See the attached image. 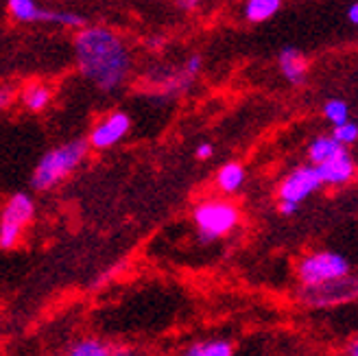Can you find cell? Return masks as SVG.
<instances>
[{"mask_svg":"<svg viewBox=\"0 0 358 356\" xmlns=\"http://www.w3.org/2000/svg\"><path fill=\"white\" fill-rule=\"evenodd\" d=\"M212 153H214V147L210 145V142H201V145L194 149V157H196V159H201V162H206V159H210V157H212Z\"/></svg>","mask_w":358,"mask_h":356,"instance_id":"obj_21","label":"cell"},{"mask_svg":"<svg viewBox=\"0 0 358 356\" xmlns=\"http://www.w3.org/2000/svg\"><path fill=\"white\" fill-rule=\"evenodd\" d=\"M9 103H11V92L5 90V87H0V110L7 108Z\"/></svg>","mask_w":358,"mask_h":356,"instance_id":"obj_24","label":"cell"},{"mask_svg":"<svg viewBox=\"0 0 358 356\" xmlns=\"http://www.w3.org/2000/svg\"><path fill=\"white\" fill-rule=\"evenodd\" d=\"M324 116L334 124H343L350 120V108H348V103L341 101V99H330L326 105H324Z\"/></svg>","mask_w":358,"mask_h":356,"instance_id":"obj_18","label":"cell"},{"mask_svg":"<svg viewBox=\"0 0 358 356\" xmlns=\"http://www.w3.org/2000/svg\"><path fill=\"white\" fill-rule=\"evenodd\" d=\"M343 151H348V149L343 145H338L332 136H319L310 142L308 159H310L313 166H319V164L328 162V159H334L336 155H341Z\"/></svg>","mask_w":358,"mask_h":356,"instance_id":"obj_13","label":"cell"},{"mask_svg":"<svg viewBox=\"0 0 358 356\" xmlns=\"http://www.w3.org/2000/svg\"><path fill=\"white\" fill-rule=\"evenodd\" d=\"M87 151H90L87 140H70L66 145L46 151L31 175V186L40 192L59 186L66 177H70L83 164Z\"/></svg>","mask_w":358,"mask_h":356,"instance_id":"obj_2","label":"cell"},{"mask_svg":"<svg viewBox=\"0 0 358 356\" xmlns=\"http://www.w3.org/2000/svg\"><path fill=\"white\" fill-rule=\"evenodd\" d=\"M345 356H358V341H356V339L350 341V346H348V350H345Z\"/></svg>","mask_w":358,"mask_h":356,"instance_id":"obj_27","label":"cell"},{"mask_svg":"<svg viewBox=\"0 0 358 356\" xmlns=\"http://www.w3.org/2000/svg\"><path fill=\"white\" fill-rule=\"evenodd\" d=\"M358 295V282L354 276H348L343 280H336L317 289H301V301L313 308H332L343 306L354 301Z\"/></svg>","mask_w":358,"mask_h":356,"instance_id":"obj_6","label":"cell"},{"mask_svg":"<svg viewBox=\"0 0 358 356\" xmlns=\"http://www.w3.org/2000/svg\"><path fill=\"white\" fill-rule=\"evenodd\" d=\"M75 48L81 73L99 90L114 92L127 79L131 68V55L114 31L105 27L83 29L77 35Z\"/></svg>","mask_w":358,"mask_h":356,"instance_id":"obj_1","label":"cell"},{"mask_svg":"<svg viewBox=\"0 0 358 356\" xmlns=\"http://www.w3.org/2000/svg\"><path fill=\"white\" fill-rule=\"evenodd\" d=\"M332 138L338 142V145H343L345 149L352 147L354 142L358 140V124L354 120H348L343 124H336L334 131H332Z\"/></svg>","mask_w":358,"mask_h":356,"instance_id":"obj_20","label":"cell"},{"mask_svg":"<svg viewBox=\"0 0 358 356\" xmlns=\"http://www.w3.org/2000/svg\"><path fill=\"white\" fill-rule=\"evenodd\" d=\"M348 20H350L352 24H358V5H356V3L348 9Z\"/></svg>","mask_w":358,"mask_h":356,"instance_id":"obj_25","label":"cell"},{"mask_svg":"<svg viewBox=\"0 0 358 356\" xmlns=\"http://www.w3.org/2000/svg\"><path fill=\"white\" fill-rule=\"evenodd\" d=\"M179 5H182L184 9H194L201 5V0H179Z\"/></svg>","mask_w":358,"mask_h":356,"instance_id":"obj_26","label":"cell"},{"mask_svg":"<svg viewBox=\"0 0 358 356\" xmlns=\"http://www.w3.org/2000/svg\"><path fill=\"white\" fill-rule=\"evenodd\" d=\"M9 11L15 20L20 22H52V24H64V27H83V17L77 13L68 11H46L38 7L35 0H9Z\"/></svg>","mask_w":358,"mask_h":356,"instance_id":"obj_8","label":"cell"},{"mask_svg":"<svg viewBox=\"0 0 358 356\" xmlns=\"http://www.w3.org/2000/svg\"><path fill=\"white\" fill-rule=\"evenodd\" d=\"M35 217V201L27 192H15L0 212V249H13Z\"/></svg>","mask_w":358,"mask_h":356,"instance_id":"obj_5","label":"cell"},{"mask_svg":"<svg viewBox=\"0 0 358 356\" xmlns=\"http://www.w3.org/2000/svg\"><path fill=\"white\" fill-rule=\"evenodd\" d=\"M282 7V0H247L245 17L249 22H264L273 17Z\"/></svg>","mask_w":358,"mask_h":356,"instance_id":"obj_15","label":"cell"},{"mask_svg":"<svg viewBox=\"0 0 358 356\" xmlns=\"http://www.w3.org/2000/svg\"><path fill=\"white\" fill-rule=\"evenodd\" d=\"M278 212L282 217H295L299 212V206L297 204H289V201H280L278 204Z\"/></svg>","mask_w":358,"mask_h":356,"instance_id":"obj_22","label":"cell"},{"mask_svg":"<svg viewBox=\"0 0 358 356\" xmlns=\"http://www.w3.org/2000/svg\"><path fill=\"white\" fill-rule=\"evenodd\" d=\"M50 90L44 83H31L27 90L22 92V101L31 112H42L48 108L50 103Z\"/></svg>","mask_w":358,"mask_h":356,"instance_id":"obj_16","label":"cell"},{"mask_svg":"<svg viewBox=\"0 0 358 356\" xmlns=\"http://www.w3.org/2000/svg\"><path fill=\"white\" fill-rule=\"evenodd\" d=\"M280 68H282V75L286 77V81L293 83V85L303 83L306 73H308L306 57H303L301 52L293 46H286L280 52Z\"/></svg>","mask_w":358,"mask_h":356,"instance_id":"obj_11","label":"cell"},{"mask_svg":"<svg viewBox=\"0 0 358 356\" xmlns=\"http://www.w3.org/2000/svg\"><path fill=\"white\" fill-rule=\"evenodd\" d=\"M319 173V180L324 186H332V188H341L348 186L354 175H356V162L350 151H343L341 155H336L334 159H328V162L315 166Z\"/></svg>","mask_w":358,"mask_h":356,"instance_id":"obj_10","label":"cell"},{"mask_svg":"<svg viewBox=\"0 0 358 356\" xmlns=\"http://www.w3.org/2000/svg\"><path fill=\"white\" fill-rule=\"evenodd\" d=\"M129 127H131V120H129L127 114H124V112H112L110 116H105L92 129V134H90V138H87V145L99 149V151L112 149L129 134Z\"/></svg>","mask_w":358,"mask_h":356,"instance_id":"obj_9","label":"cell"},{"mask_svg":"<svg viewBox=\"0 0 358 356\" xmlns=\"http://www.w3.org/2000/svg\"><path fill=\"white\" fill-rule=\"evenodd\" d=\"M247 180V171L241 162H227L217 171V177H214V184L217 188L225 194H234L243 188Z\"/></svg>","mask_w":358,"mask_h":356,"instance_id":"obj_12","label":"cell"},{"mask_svg":"<svg viewBox=\"0 0 358 356\" xmlns=\"http://www.w3.org/2000/svg\"><path fill=\"white\" fill-rule=\"evenodd\" d=\"M110 356H140V352L129 346H118V348H112Z\"/></svg>","mask_w":358,"mask_h":356,"instance_id":"obj_23","label":"cell"},{"mask_svg":"<svg viewBox=\"0 0 358 356\" xmlns=\"http://www.w3.org/2000/svg\"><path fill=\"white\" fill-rule=\"evenodd\" d=\"M324 186L319 180V173L313 164L306 166H297L289 175L284 177L282 184L278 186V199L280 201H289L301 206V201H306L308 197Z\"/></svg>","mask_w":358,"mask_h":356,"instance_id":"obj_7","label":"cell"},{"mask_svg":"<svg viewBox=\"0 0 358 356\" xmlns=\"http://www.w3.org/2000/svg\"><path fill=\"white\" fill-rule=\"evenodd\" d=\"M192 221L199 241L212 243L234 232L241 223V210L227 199H203L194 206Z\"/></svg>","mask_w":358,"mask_h":356,"instance_id":"obj_3","label":"cell"},{"mask_svg":"<svg viewBox=\"0 0 358 356\" xmlns=\"http://www.w3.org/2000/svg\"><path fill=\"white\" fill-rule=\"evenodd\" d=\"M348 276H352L350 260L332 249H317V252L301 256L297 262V280L301 289H317Z\"/></svg>","mask_w":358,"mask_h":356,"instance_id":"obj_4","label":"cell"},{"mask_svg":"<svg viewBox=\"0 0 358 356\" xmlns=\"http://www.w3.org/2000/svg\"><path fill=\"white\" fill-rule=\"evenodd\" d=\"M112 346L96 339V336H85V339L77 341L73 348L68 350L66 356H110Z\"/></svg>","mask_w":358,"mask_h":356,"instance_id":"obj_17","label":"cell"},{"mask_svg":"<svg viewBox=\"0 0 358 356\" xmlns=\"http://www.w3.org/2000/svg\"><path fill=\"white\" fill-rule=\"evenodd\" d=\"M199 68H201V57L199 55L190 57L182 70H177L175 75H171L164 81V90H169V92H182V90H186V87H190V83L196 77V73H199Z\"/></svg>","mask_w":358,"mask_h":356,"instance_id":"obj_14","label":"cell"},{"mask_svg":"<svg viewBox=\"0 0 358 356\" xmlns=\"http://www.w3.org/2000/svg\"><path fill=\"white\" fill-rule=\"evenodd\" d=\"M199 343H201L199 356H234V343L229 339H210Z\"/></svg>","mask_w":358,"mask_h":356,"instance_id":"obj_19","label":"cell"}]
</instances>
